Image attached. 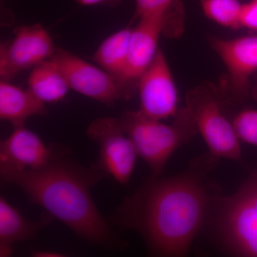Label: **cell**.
<instances>
[{
  "label": "cell",
  "instance_id": "1",
  "mask_svg": "<svg viewBox=\"0 0 257 257\" xmlns=\"http://www.w3.org/2000/svg\"><path fill=\"white\" fill-rule=\"evenodd\" d=\"M219 162L209 152L192 159L178 175L152 176L123 201L109 222L140 234L150 256H188L205 226L211 203L221 193L211 178Z\"/></svg>",
  "mask_w": 257,
  "mask_h": 257
},
{
  "label": "cell",
  "instance_id": "2",
  "mask_svg": "<svg viewBox=\"0 0 257 257\" xmlns=\"http://www.w3.org/2000/svg\"><path fill=\"white\" fill-rule=\"evenodd\" d=\"M65 146L54 144L48 163L34 170L0 168L2 180L20 187L29 200L62 221L79 237L108 249L124 251L120 239L98 210L91 189L108 177L96 164L83 167Z\"/></svg>",
  "mask_w": 257,
  "mask_h": 257
},
{
  "label": "cell",
  "instance_id": "3",
  "mask_svg": "<svg viewBox=\"0 0 257 257\" xmlns=\"http://www.w3.org/2000/svg\"><path fill=\"white\" fill-rule=\"evenodd\" d=\"M204 231L221 254L257 257V164L236 192L214 198Z\"/></svg>",
  "mask_w": 257,
  "mask_h": 257
},
{
  "label": "cell",
  "instance_id": "4",
  "mask_svg": "<svg viewBox=\"0 0 257 257\" xmlns=\"http://www.w3.org/2000/svg\"><path fill=\"white\" fill-rule=\"evenodd\" d=\"M174 117L172 124H165L138 110L125 111L119 118L138 156L151 170L152 176H162L172 154L199 133L187 105L178 109Z\"/></svg>",
  "mask_w": 257,
  "mask_h": 257
},
{
  "label": "cell",
  "instance_id": "5",
  "mask_svg": "<svg viewBox=\"0 0 257 257\" xmlns=\"http://www.w3.org/2000/svg\"><path fill=\"white\" fill-rule=\"evenodd\" d=\"M186 103L209 153L220 160L241 163L239 138L232 123L223 112L221 97L215 87L210 83H203L187 93Z\"/></svg>",
  "mask_w": 257,
  "mask_h": 257
},
{
  "label": "cell",
  "instance_id": "6",
  "mask_svg": "<svg viewBox=\"0 0 257 257\" xmlns=\"http://www.w3.org/2000/svg\"><path fill=\"white\" fill-rule=\"evenodd\" d=\"M87 135L99 147L97 167L120 184L130 181L138 154L125 133L119 119L99 117L87 128Z\"/></svg>",
  "mask_w": 257,
  "mask_h": 257
},
{
  "label": "cell",
  "instance_id": "7",
  "mask_svg": "<svg viewBox=\"0 0 257 257\" xmlns=\"http://www.w3.org/2000/svg\"><path fill=\"white\" fill-rule=\"evenodd\" d=\"M175 3L165 13L140 18L138 25L132 30L126 67L118 82L121 99L131 97L135 88L138 89L142 74L155 58L159 38L165 34Z\"/></svg>",
  "mask_w": 257,
  "mask_h": 257
},
{
  "label": "cell",
  "instance_id": "8",
  "mask_svg": "<svg viewBox=\"0 0 257 257\" xmlns=\"http://www.w3.org/2000/svg\"><path fill=\"white\" fill-rule=\"evenodd\" d=\"M14 34V38L0 48V75L5 81L50 60L57 50L50 33L40 24L18 27Z\"/></svg>",
  "mask_w": 257,
  "mask_h": 257
},
{
  "label": "cell",
  "instance_id": "9",
  "mask_svg": "<svg viewBox=\"0 0 257 257\" xmlns=\"http://www.w3.org/2000/svg\"><path fill=\"white\" fill-rule=\"evenodd\" d=\"M50 60L63 74L70 89L79 94L106 105L121 99L116 79L101 67L61 48H57Z\"/></svg>",
  "mask_w": 257,
  "mask_h": 257
},
{
  "label": "cell",
  "instance_id": "10",
  "mask_svg": "<svg viewBox=\"0 0 257 257\" xmlns=\"http://www.w3.org/2000/svg\"><path fill=\"white\" fill-rule=\"evenodd\" d=\"M138 89L139 111L147 117L161 121L175 116L178 111L177 88L165 56L160 50L139 79Z\"/></svg>",
  "mask_w": 257,
  "mask_h": 257
},
{
  "label": "cell",
  "instance_id": "11",
  "mask_svg": "<svg viewBox=\"0 0 257 257\" xmlns=\"http://www.w3.org/2000/svg\"><path fill=\"white\" fill-rule=\"evenodd\" d=\"M210 44L227 69L224 86L228 95L233 100H243L247 96L249 77L257 71V36L211 37Z\"/></svg>",
  "mask_w": 257,
  "mask_h": 257
},
{
  "label": "cell",
  "instance_id": "12",
  "mask_svg": "<svg viewBox=\"0 0 257 257\" xmlns=\"http://www.w3.org/2000/svg\"><path fill=\"white\" fill-rule=\"evenodd\" d=\"M53 152L54 144L45 145L25 125L15 126L11 135L0 143V168L37 170L48 163Z\"/></svg>",
  "mask_w": 257,
  "mask_h": 257
},
{
  "label": "cell",
  "instance_id": "13",
  "mask_svg": "<svg viewBox=\"0 0 257 257\" xmlns=\"http://www.w3.org/2000/svg\"><path fill=\"white\" fill-rule=\"evenodd\" d=\"M54 216L45 211L38 221L28 220L19 209L13 207L4 196L0 197V256L13 253V244L28 241L39 231L48 226Z\"/></svg>",
  "mask_w": 257,
  "mask_h": 257
},
{
  "label": "cell",
  "instance_id": "14",
  "mask_svg": "<svg viewBox=\"0 0 257 257\" xmlns=\"http://www.w3.org/2000/svg\"><path fill=\"white\" fill-rule=\"evenodd\" d=\"M45 103L29 89H22L5 80L0 82V119L9 121L13 126L25 125L29 118L45 116Z\"/></svg>",
  "mask_w": 257,
  "mask_h": 257
},
{
  "label": "cell",
  "instance_id": "15",
  "mask_svg": "<svg viewBox=\"0 0 257 257\" xmlns=\"http://www.w3.org/2000/svg\"><path fill=\"white\" fill-rule=\"evenodd\" d=\"M28 87L29 90L44 103L62 100L70 89L63 74L50 60L32 69Z\"/></svg>",
  "mask_w": 257,
  "mask_h": 257
},
{
  "label": "cell",
  "instance_id": "16",
  "mask_svg": "<svg viewBox=\"0 0 257 257\" xmlns=\"http://www.w3.org/2000/svg\"><path fill=\"white\" fill-rule=\"evenodd\" d=\"M132 30L130 28L122 29L108 37L93 55V60L112 76L117 84L126 67Z\"/></svg>",
  "mask_w": 257,
  "mask_h": 257
},
{
  "label": "cell",
  "instance_id": "17",
  "mask_svg": "<svg viewBox=\"0 0 257 257\" xmlns=\"http://www.w3.org/2000/svg\"><path fill=\"white\" fill-rule=\"evenodd\" d=\"M203 12L208 18L231 29L240 26L241 7L239 0H202Z\"/></svg>",
  "mask_w": 257,
  "mask_h": 257
},
{
  "label": "cell",
  "instance_id": "18",
  "mask_svg": "<svg viewBox=\"0 0 257 257\" xmlns=\"http://www.w3.org/2000/svg\"><path fill=\"white\" fill-rule=\"evenodd\" d=\"M239 140L257 147V110L244 109L235 116L232 122Z\"/></svg>",
  "mask_w": 257,
  "mask_h": 257
},
{
  "label": "cell",
  "instance_id": "19",
  "mask_svg": "<svg viewBox=\"0 0 257 257\" xmlns=\"http://www.w3.org/2000/svg\"><path fill=\"white\" fill-rule=\"evenodd\" d=\"M136 17L150 16L165 13L177 0H135Z\"/></svg>",
  "mask_w": 257,
  "mask_h": 257
},
{
  "label": "cell",
  "instance_id": "20",
  "mask_svg": "<svg viewBox=\"0 0 257 257\" xmlns=\"http://www.w3.org/2000/svg\"><path fill=\"white\" fill-rule=\"evenodd\" d=\"M240 26L257 31V0L242 5L240 14Z\"/></svg>",
  "mask_w": 257,
  "mask_h": 257
},
{
  "label": "cell",
  "instance_id": "21",
  "mask_svg": "<svg viewBox=\"0 0 257 257\" xmlns=\"http://www.w3.org/2000/svg\"><path fill=\"white\" fill-rule=\"evenodd\" d=\"M77 3L83 6H94V5H109L115 6L119 4L121 0H76Z\"/></svg>",
  "mask_w": 257,
  "mask_h": 257
},
{
  "label": "cell",
  "instance_id": "22",
  "mask_svg": "<svg viewBox=\"0 0 257 257\" xmlns=\"http://www.w3.org/2000/svg\"><path fill=\"white\" fill-rule=\"evenodd\" d=\"M32 256L36 257H63L66 255L57 251H49V250H32Z\"/></svg>",
  "mask_w": 257,
  "mask_h": 257
},
{
  "label": "cell",
  "instance_id": "23",
  "mask_svg": "<svg viewBox=\"0 0 257 257\" xmlns=\"http://www.w3.org/2000/svg\"><path fill=\"white\" fill-rule=\"evenodd\" d=\"M252 95L253 96V98H254V99H256L257 100V84L256 85V87H255L253 89Z\"/></svg>",
  "mask_w": 257,
  "mask_h": 257
}]
</instances>
